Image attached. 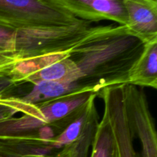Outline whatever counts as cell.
<instances>
[{
    "mask_svg": "<svg viewBox=\"0 0 157 157\" xmlns=\"http://www.w3.org/2000/svg\"><path fill=\"white\" fill-rule=\"evenodd\" d=\"M10 76L15 84L29 83L32 85L42 82L72 83L81 79L79 69L69 58L68 52L16 63Z\"/></svg>",
    "mask_w": 157,
    "mask_h": 157,
    "instance_id": "277c9868",
    "label": "cell"
},
{
    "mask_svg": "<svg viewBox=\"0 0 157 157\" xmlns=\"http://www.w3.org/2000/svg\"><path fill=\"white\" fill-rule=\"evenodd\" d=\"M91 148L90 157H119L111 128L104 115L98 124Z\"/></svg>",
    "mask_w": 157,
    "mask_h": 157,
    "instance_id": "4fadbf2b",
    "label": "cell"
},
{
    "mask_svg": "<svg viewBox=\"0 0 157 157\" xmlns=\"http://www.w3.org/2000/svg\"><path fill=\"white\" fill-rule=\"evenodd\" d=\"M76 17L90 22L111 21L127 25V18L124 0H54Z\"/></svg>",
    "mask_w": 157,
    "mask_h": 157,
    "instance_id": "52a82bcc",
    "label": "cell"
},
{
    "mask_svg": "<svg viewBox=\"0 0 157 157\" xmlns=\"http://www.w3.org/2000/svg\"><path fill=\"white\" fill-rule=\"evenodd\" d=\"M58 152L38 130L0 138V155L6 157H55Z\"/></svg>",
    "mask_w": 157,
    "mask_h": 157,
    "instance_id": "ba28073f",
    "label": "cell"
},
{
    "mask_svg": "<svg viewBox=\"0 0 157 157\" xmlns=\"http://www.w3.org/2000/svg\"><path fill=\"white\" fill-rule=\"evenodd\" d=\"M99 117L96 104L89 112L87 121L80 134L68 144L63 147L55 157H87L98 130Z\"/></svg>",
    "mask_w": 157,
    "mask_h": 157,
    "instance_id": "7c38bea8",
    "label": "cell"
},
{
    "mask_svg": "<svg viewBox=\"0 0 157 157\" xmlns=\"http://www.w3.org/2000/svg\"><path fill=\"white\" fill-rule=\"evenodd\" d=\"M92 94L67 95L37 104H26L17 94H9L8 101L11 108L15 114L21 113V116L0 121V138L32 133L53 124L85 104Z\"/></svg>",
    "mask_w": 157,
    "mask_h": 157,
    "instance_id": "7a4b0ae2",
    "label": "cell"
},
{
    "mask_svg": "<svg viewBox=\"0 0 157 157\" xmlns=\"http://www.w3.org/2000/svg\"><path fill=\"white\" fill-rule=\"evenodd\" d=\"M84 92L95 93L93 88L88 87L80 80L72 83L42 82L33 85L30 91L25 94L18 95V97L25 104H37Z\"/></svg>",
    "mask_w": 157,
    "mask_h": 157,
    "instance_id": "30bf717a",
    "label": "cell"
},
{
    "mask_svg": "<svg viewBox=\"0 0 157 157\" xmlns=\"http://www.w3.org/2000/svg\"><path fill=\"white\" fill-rule=\"evenodd\" d=\"M0 157H6V156H2V155H0Z\"/></svg>",
    "mask_w": 157,
    "mask_h": 157,
    "instance_id": "2e32d148",
    "label": "cell"
},
{
    "mask_svg": "<svg viewBox=\"0 0 157 157\" xmlns=\"http://www.w3.org/2000/svg\"><path fill=\"white\" fill-rule=\"evenodd\" d=\"M144 44L126 25L93 26L68 56L79 69L80 81L98 94L105 87L128 84Z\"/></svg>",
    "mask_w": 157,
    "mask_h": 157,
    "instance_id": "6da1fadb",
    "label": "cell"
},
{
    "mask_svg": "<svg viewBox=\"0 0 157 157\" xmlns=\"http://www.w3.org/2000/svg\"><path fill=\"white\" fill-rule=\"evenodd\" d=\"M15 30L0 25V69L13 67Z\"/></svg>",
    "mask_w": 157,
    "mask_h": 157,
    "instance_id": "5bb4252c",
    "label": "cell"
},
{
    "mask_svg": "<svg viewBox=\"0 0 157 157\" xmlns=\"http://www.w3.org/2000/svg\"><path fill=\"white\" fill-rule=\"evenodd\" d=\"M98 97L104 101V115L111 128L119 157H139L133 145L124 104V85L103 88Z\"/></svg>",
    "mask_w": 157,
    "mask_h": 157,
    "instance_id": "8992f818",
    "label": "cell"
},
{
    "mask_svg": "<svg viewBox=\"0 0 157 157\" xmlns=\"http://www.w3.org/2000/svg\"><path fill=\"white\" fill-rule=\"evenodd\" d=\"M81 21L54 0H0V25L13 30L72 25Z\"/></svg>",
    "mask_w": 157,
    "mask_h": 157,
    "instance_id": "3957f363",
    "label": "cell"
},
{
    "mask_svg": "<svg viewBox=\"0 0 157 157\" xmlns=\"http://www.w3.org/2000/svg\"><path fill=\"white\" fill-rule=\"evenodd\" d=\"M124 104L129 127L140 140L142 157H157L155 123L145 93L132 84H124Z\"/></svg>",
    "mask_w": 157,
    "mask_h": 157,
    "instance_id": "5b68a950",
    "label": "cell"
},
{
    "mask_svg": "<svg viewBox=\"0 0 157 157\" xmlns=\"http://www.w3.org/2000/svg\"><path fill=\"white\" fill-rule=\"evenodd\" d=\"M12 67L0 69V95L13 93L18 84L12 81L10 72Z\"/></svg>",
    "mask_w": 157,
    "mask_h": 157,
    "instance_id": "9a60e30c",
    "label": "cell"
},
{
    "mask_svg": "<svg viewBox=\"0 0 157 157\" xmlns=\"http://www.w3.org/2000/svg\"><path fill=\"white\" fill-rule=\"evenodd\" d=\"M126 25L143 42L157 39V0H124Z\"/></svg>",
    "mask_w": 157,
    "mask_h": 157,
    "instance_id": "9c48e42d",
    "label": "cell"
},
{
    "mask_svg": "<svg viewBox=\"0 0 157 157\" xmlns=\"http://www.w3.org/2000/svg\"><path fill=\"white\" fill-rule=\"evenodd\" d=\"M128 84L157 88V39L145 43L142 54L130 69Z\"/></svg>",
    "mask_w": 157,
    "mask_h": 157,
    "instance_id": "8fae6325",
    "label": "cell"
}]
</instances>
